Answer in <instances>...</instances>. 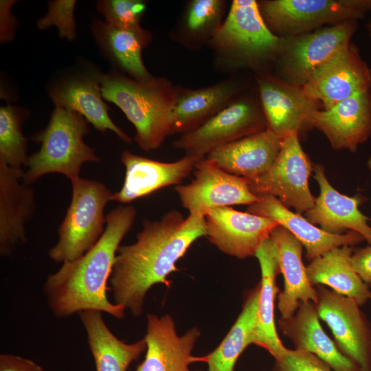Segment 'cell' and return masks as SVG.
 Listing matches in <instances>:
<instances>
[{"mask_svg":"<svg viewBox=\"0 0 371 371\" xmlns=\"http://www.w3.org/2000/svg\"><path fill=\"white\" fill-rule=\"evenodd\" d=\"M76 1L57 0L50 1L48 3L47 14L39 19L36 24L41 30L50 26H56L58 35L69 41H73L76 36V27L74 19Z\"/></svg>","mask_w":371,"mask_h":371,"instance_id":"35","label":"cell"},{"mask_svg":"<svg viewBox=\"0 0 371 371\" xmlns=\"http://www.w3.org/2000/svg\"><path fill=\"white\" fill-rule=\"evenodd\" d=\"M352 251L348 245L335 248L311 260L306 269L313 286H327L361 306L371 300V291L353 267Z\"/></svg>","mask_w":371,"mask_h":371,"instance_id":"29","label":"cell"},{"mask_svg":"<svg viewBox=\"0 0 371 371\" xmlns=\"http://www.w3.org/2000/svg\"><path fill=\"white\" fill-rule=\"evenodd\" d=\"M94 32L102 49L130 77L143 80L152 76L142 56L143 49L152 40L149 31L142 27L126 29L97 21Z\"/></svg>","mask_w":371,"mask_h":371,"instance_id":"30","label":"cell"},{"mask_svg":"<svg viewBox=\"0 0 371 371\" xmlns=\"http://www.w3.org/2000/svg\"><path fill=\"white\" fill-rule=\"evenodd\" d=\"M24 170L0 161V254L11 256L27 240L25 224L33 217L36 196L22 179Z\"/></svg>","mask_w":371,"mask_h":371,"instance_id":"18","label":"cell"},{"mask_svg":"<svg viewBox=\"0 0 371 371\" xmlns=\"http://www.w3.org/2000/svg\"><path fill=\"white\" fill-rule=\"evenodd\" d=\"M265 129L262 109L251 100L238 99L197 129L181 135L172 146L203 159L218 147Z\"/></svg>","mask_w":371,"mask_h":371,"instance_id":"9","label":"cell"},{"mask_svg":"<svg viewBox=\"0 0 371 371\" xmlns=\"http://www.w3.org/2000/svg\"><path fill=\"white\" fill-rule=\"evenodd\" d=\"M136 215L133 205H120L111 210L96 244L81 257L63 262L57 271L47 276L43 291L56 317L64 318L95 310L117 319L124 317L126 309L108 299L106 285L117 249Z\"/></svg>","mask_w":371,"mask_h":371,"instance_id":"2","label":"cell"},{"mask_svg":"<svg viewBox=\"0 0 371 371\" xmlns=\"http://www.w3.org/2000/svg\"><path fill=\"white\" fill-rule=\"evenodd\" d=\"M256 82L267 129L283 139L310 127L311 118L318 109L302 87L267 74L258 76Z\"/></svg>","mask_w":371,"mask_h":371,"instance_id":"15","label":"cell"},{"mask_svg":"<svg viewBox=\"0 0 371 371\" xmlns=\"http://www.w3.org/2000/svg\"><path fill=\"white\" fill-rule=\"evenodd\" d=\"M177 101L170 135L190 133L232 103L239 91L232 80H224L204 88L176 87Z\"/></svg>","mask_w":371,"mask_h":371,"instance_id":"26","label":"cell"},{"mask_svg":"<svg viewBox=\"0 0 371 371\" xmlns=\"http://www.w3.org/2000/svg\"><path fill=\"white\" fill-rule=\"evenodd\" d=\"M14 1H0V41L1 43L10 41L14 35L16 21L10 13V8Z\"/></svg>","mask_w":371,"mask_h":371,"instance_id":"38","label":"cell"},{"mask_svg":"<svg viewBox=\"0 0 371 371\" xmlns=\"http://www.w3.org/2000/svg\"><path fill=\"white\" fill-rule=\"evenodd\" d=\"M319 318L316 304L306 302L300 304L292 317L280 318L278 323L283 335L291 339L295 349L314 354L335 371H360L324 332Z\"/></svg>","mask_w":371,"mask_h":371,"instance_id":"24","label":"cell"},{"mask_svg":"<svg viewBox=\"0 0 371 371\" xmlns=\"http://www.w3.org/2000/svg\"><path fill=\"white\" fill-rule=\"evenodd\" d=\"M255 256L260 264L261 281L253 344L265 348L275 359L286 348L278 336L275 322V302L279 291L276 277L280 271L277 249L271 238L262 243Z\"/></svg>","mask_w":371,"mask_h":371,"instance_id":"27","label":"cell"},{"mask_svg":"<svg viewBox=\"0 0 371 371\" xmlns=\"http://www.w3.org/2000/svg\"><path fill=\"white\" fill-rule=\"evenodd\" d=\"M102 313L95 310L80 312L78 316L87 337L96 371H126L130 364L146 349V341L127 344L108 328Z\"/></svg>","mask_w":371,"mask_h":371,"instance_id":"28","label":"cell"},{"mask_svg":"<svg viewBox=\"0 0 371 371\" xmlns=\"http://www.w3.org/2000/svg\"><path fill=\"white\" fill-rule=\"evenodd\" d=\"M316 308L330 328L339 350L359 368L371 371V326L352 299L318 286Z\"/></svg>","mask_w":371,"mask_h":371,"instance_id":"10","label":"cell"},{"mask_svg":"<svg viewBox=\"0 0 371 371\" xmlns=\"http://www.w3.org/2000/svg\"><path fill=\"white\" fill-rule=\"evenodd\" d=\"M353 267L361 280L371 286V245L357 250L352 255Z\"/></svg>","mask_w":371,"mask_h":371,"instance_id":"39","label":"cell"},{"mask_svg":"<svg viewBox=\"0 0 371 371\" xmlns=\"http://www.w3.org/2000/svg\"><path fill=\"white\" fill-rule=\"evenodd\" d=\"M97 8L105 22L126 29L142 27L140 21L146 3L139 0L98 1Z\"/></svg>","mask_w":371,"mask_h":371,"instance_id":"34","label":"cell"},{"mask_svg":"<svg viewBox=\"0 0 371 371\" xmlns=\"http://www.w3.org/2000/svg\"><path fill=\"white\" fill-rule=\"evenodd\" d=\"M285 42L269 29L256 1L234 0L207 45L214 51L218 68L225 71L260 65L279 56Z\"/></svg>","mask_w":371,"mask_h":371,"instance_id":"4","label":"cell"},{"mask_svg":"<svg viewBox=\"0 0 371 371\" xmlns=\"http://www.w3.org/2000/svg\"><path fill=\"white\" fill-rule=\"evenodd\" d=\"M313 166L303 150L298 133L282 139L280 150L272 166L260 176L247 179L251 192L256 196L276 197L287 208L306 212L315 205L308 179Z\"/></svg>","mask_w":371,"mask_h":371,"instance_id":"8","label":"cell"},{"mask_svg":"<svg viewBox=\"0 0 371 371\" xmlns=\"http://www.w3.org/2000/svg\"><path fill=\"white\" fill-rule=\"evenodd\" d=\"M260 289L259 283L247 293L242 311L225 337L212 352L202 357L208 371H234L239 356L254 344Z\"/></svg>","mask_w":371,"mask_h":371,"instance_id":"31","label":"cell"},{"mask_svg":"<svg viewBox=\"0 0 371 371\" xmlns=\"http://www.w3.org/2000/svg\"><path fill=\"white\" fill-rule=\"evenodd\" d=\"M368 32H369V35L371 37V21L369 23V24L368 25Z\"/></svg>","mask_w":371,"mask_h":371,"instance_id":"41","label":"cell"},{"mask_svg":"<svg viewBox=\"0 0 371 371\" xmlns=\"http://www.w3.org/2000/svg\"><path fill=\"white\" fill-rule=\"evenodd\" d=\"M87 123L80 113L56 107L47 126L32 137L41 148L28 157L23 183L31 186L50 173L64 175L71 181L80 177L85 163L99 161L83 140L89 133Z\"/></svg>","mask_w":371,"mask_h":371,"instance_id":"5","label":"cell"},{"mask_svg":"<svg viewBox=\"0 0 371 371\" xmlns=\"http://www.w3.org/2000/svg\"><path fill=\"white\" fill-rule=\"evenodd\" d=\"M0 371H44L34 361L12 354L0 355Z\"/></svg>","mask_w":371,"mask_h":371,"instance_id":"37","label":"cell"},{"mask_svg":"<svg viewBox=\"0 0 371 371\" xmlns=\"http://www.w3.org/2000/svg\"><path fill=\"white\" fill-rule=\"evenodd\" d=\"M226 8L223 0H192L187 3L175 37L182 45L196 49L207 44L223 23Z\"/></svg>","mask_w":371,"mask_h":371,"instance_id":"32","label":"cell"},{"mask_svg":"<svg viewBox=\"0 0 371 371\" xmlns=\"http://www.w3.org/2000/svg\"><path fill=\"white\" fill-rule=\"evenodd\" d=\"M194 178L175 188L189 214L205 216L210 210L232 205H251L259 200L247 179L230 174L205 158L196 166Z\"/></svg>","mask_w":371,"mask_h":371,"instance_id":"12","label":"cell"},{"mask_svg":"<svg viewBox=\"0 0 371 371\" xmlns=\"http://www.w3.org/2000/svg\"><path fill=\"white\" fill-rule=\"evenodd\" d=\"M357 28V21H347L286 39L280 55L287 82L302 87L318 69L351 43Z\"/></svg>","mask_w":371,"mask_h":371,"instance_id":"11","label":"cell"},{"mask_svg":"<svg viewBox=\"0 0 371 371\" xmlns=\"http://www.w3.org/2000/svg\"><path fill=\"white\" fill-rule=\"evenodd\" d=\"M205 236L224 254L240 259L255 256L278 223L229 206L209 210L204 216Z\"/></svg>","mask_w":371,"mask_h":371,"instance_id":"13","label":"cell"},{"mask_svg":"<svg viewBox=\"0 0 371 371\" xmlns=\"http://www.w3.org/2000/svg\"><path fill=\"white\" fill-rule=\"evenodd\" d=\"M278 258L284 289L278 295V308L282 319L292 317L301 302H317V293L310 282L302 261V243L286 228L276 227L270 234Z\"/></svg>","mask_w":371,"mask_h":371,"instance_id":"22","label":"cell"},{"mask_svg":"<svg viewBox=\"0 0 371 371\" xmlns=\"http://www.w3.org/2000/svg\"><path fill=\"white\" fill-rule=\"evenodd\" d=\"M309 126L323 132L334 148L355 152L371 137V90L356 93L328 110H317Z\"/></svg>","mask_w":371,"mask_h":371,"instance_id":"19","label":"cell"},{"mask_svg":"<svg viewBox=\"0 0 371 371\" xmlns=\"http://www.w3.org/2000/svg\"><path fill=\"white\" fill-rule=\"evenodd\" d=\"M272 371H335L313 353L298 349L286 348L275 359Z\"/></svg>","mask_w":371,"mask_h":371,"instance_id":"36","label":"cell"},{"mask_svg":"<svg viewBox=\"0 0 371 371\" xmlns=\"http://www.w3.org/2000/svg\"><path fill=\"white\" fill-rule=\"evenodd\" d=\"M201 160L186 155L176 161L162 162L124 150L121 155L126 170L124 183L111 201L129 203L162 188L180 185Z\"/></svg>","mask_w":371,"mask_h":371,"instance_id":"17","label":"cell"},{"mask_svg":"<svg viewBox=\"0 0 371 371\" xmlns=\"http://www.w3.org/2000/svg\"><path fill=\"white\" fill-rule=\"evenodd\" d=\"M259 200L249 205L247 212L264 216L289 230L304 247L306 258L311 261L335 248L359 243L363 237L354 231L346 234L327 232L309 222L300 213L291 211L278 199L271 195L258 196Z\"/></svg>","mask_w":371,"mask_h":371,"instance_id":"20","label":"cell"},{"mask_svg":"<svg viewBox=\"0 0 371 371\" xmlns=\"http://www.w3.org/2000/svg\"><path fill=\"white\" fill-rule=\"evenodd\" d=\"M49 96L56 107L77 112L100 132L109 130L122 141L132 142L131 137L113 122L109 115V108L102 100L100 74L65 80L54 87L49 91Z\"/></svg>","mask_w":371,"mask_h":371,"instance_id":"25","label":"cell"},{"mask_svg":"<svg viewBox=\"0 0 371 371\" xmlns=\"http://www.w3.org/2000/svg\"><path fill=\"white\" fill-rule=\"evenodd\" d=\"M204 236L203 216L189 214L185 218L172 210L159 220L145 219L136 241L117 249L109 278L114 303L133 316L142 315L149 289L159 283L170 287L167 277L177 270V262Z\"/></svg>","mask_w":371,"mask_h":371,"instance_id":"1","label":"cell"},{"mask_svg":"<svg viewBox=\"0 0 371 371\" xmlns=\"http://www.w3.org/2000/svg\"><path fill=\"white\" fill-rule=\"evenodd\" d=\"M258 3L272 32L290 35L324 24L357 21L371 11V0H265Z\"/></svg>","mask_w":371,"mask_h":371,"instance_id":"7","label":"cell"},{"mask_svg":"<svg viewBox=\"0 0 371 371\" xmlns=\"http://www.w3.org/2000/svg\"><path fill=\"white\" fill-rule=\"evenodd\" d=\"M200 334L194 327L179 336L170 315L148 313L144 337L146 353L135 371H190L192 363L202 362V357L192 355Z\"/></svg>","mask_w":371,"mask_h":371,"instance_id":"16","label":"cell"},{"mask_svg":"<svg viewBox=\"0 0 371 371\" xmlns=\"http://www.w3.org/2000/svg\"><path fill=\"white\" fill-rule=\"evenodd\" d=\"M302 88L308 98L322 102L324 110H328L356 93L371 90V69L350 43L318 69Z\"/></svg>","mask_w":371,"mask_h":371,"instance_id":"14","label":"cell"},{"mask_svg":"<svg viewBox=\"0 0 371 371\" xmlns=\"http://www.w3.org/2000/svg\"><path fill=\"white\" fill-rule=\"evenodd\" d=\"M102 95L124 113L135 128V142L144 151L158 148L170 135L176 87L166 78L138 80L116 71L100 74Z\"/></svg>","mask_w":371,"mask_h":371,"instance_id":"3","label":"cell"},{"mask_svg":"<svg viewBox=\"0 0 371 371\" xmlns=\"http://www.w3.org/2000/svg\"><path fill=\"white\" fill-rule=\"evenodd\" d=\"M313 170L314 178L319 186V194L315 198L314 207L306 212V218L331 234H341L348 229L356 232L371 245L368 218L359 209L363 198L339 193L328 181L322 166L315 164Z\"/></svg>","mask_w":371,"mask_h":371,"instance_id":"21","label":"cell"},{"mask_svg":"<svg viewBox=\"0 0 371 371\" xmlns=\"http://www.w3.org/2000/svg\"><path fill=\"white\" fill-rule=\"evenodd\" d=\"M71 181V200L58 229V241L48 252L56 262L76 260L96 244L104 232V210L113 194L98 181L79 177Z\"/></svg>","mask_w":371,"mask_h":371,"instance_id":"6","label":"cell"},{"mask_svg":"<svg viewBox=\"0 0 371 371\" xmlns=\"http://www.w3.org/2000/svg\"><path fill=\"white\" fill-rule=\"evenodd\" d=\"M282 139L269 129L218 147L205 159L228 173L251 179L265 173L277 158Z\"/></svg>","mask_w":371,"mask_h":371,"instance_id":"23","label":"cell"},{"mask_svg":"<svg viewBox=\"0 0 371 371\" xmlns=\"http://www.w3.org/2000/svg\"><path fill=\"white\" fill-rule=\"evenodd\" d=\"M24 117L10 104L0 108V161L14 168L26 166L27 138L22 133Z\"/></svg>","mask_w":371,"mask_h":371,"instance_id":"33","label":"cell"},{"mask_svg":"<svg viewBox=\"0 0 371 371\" xmlns=\"http://www.w3.org/2000/svg\"><path fill=\"white\" fill-rule=\"evenodd\" d=\"M367 166L369 170L371 171V157L368 159V162H367Z\"/></svg>","mask_w":371,"mask_h":371,"instance_id":"40","label":"cell"}]
</instances>
